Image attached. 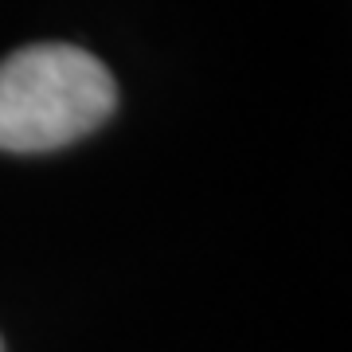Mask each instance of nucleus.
<instances>
[{
	"label": "nucleus",
	"instance_id": "obj_1",
	"mask_svg": "<svg viewBox=\"0 0 352 352\" xmlns=\"http://www.w3.org/2000/svg\"><path fill=\"white\" fill-rule=\"evenodd\" d=\"M118 106L110 71L82 47L36 43L0 63V149L47 153L87 138Z\"/></svg>",
	"mask_w": 352,
	"mask_h": 352
}]
</instances>
